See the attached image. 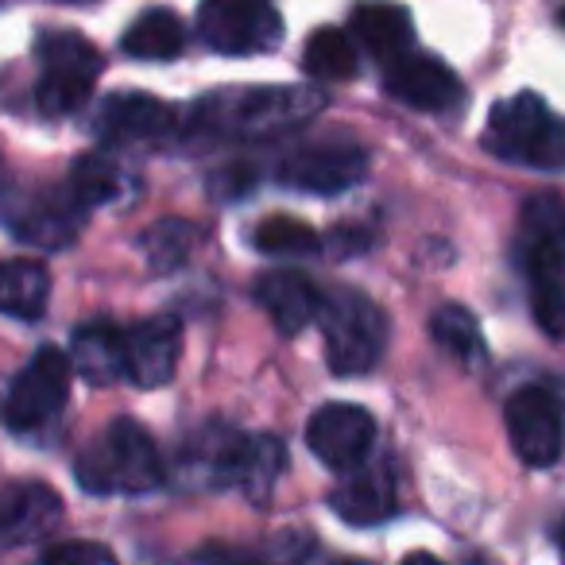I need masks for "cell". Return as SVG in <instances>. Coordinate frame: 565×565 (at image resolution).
I'll return each mask as SVG.
<instances>
[{
	"instance_id": "obj_1",
	"label": "cell",
	"mask_w": 565,
	"mask_h": 565,
	"mask_svg": "<svg viewBox=\"0 0 565 565\" xmlns=\"http://www.w3.org/2000/svg\"><path fill=\"white\" fill-rule=\"evenodd\" d=\"M326 109L322 89L307 86H233L202 97L186 125L217 140H275L310 125Z\"/></svg>"
},
{
	"instance_id": "obj_2",
	"label": "cell",
	"mask_w": 565,
	"mask_h": 565,
	"mask_svg": "<svg viewBox=\"0 0 565 565\" xmlns=\"http://www.w3.org/2000/svg\"><path fill=\"white\" fill-rule=\"evenodd\" d=\"M565 205L539 194L523 205V271L531 310L550 341L565 338Z\"/></svg>"
},
{
	"instance_id": "obj_3",
	"label": "cell",
	"mask_w": 565,
	"mask_h": 565,
	"mask_svg": "<svg viewBox=\"0 0 565 565\" xmlns=\"http://www.w3.org/2000/svg\"><path fill=\"white\" fill-rule=\"evenodd\" d=\"M74 477L86 492L97 495H143L163 484V457L140 423L117 418L102 438H94L82 449Z\"/></svg>"
},
{
	"instance_id": "obj_4",
	"label": "cell",
	"mask_w": 565,
	"mask_h": 565,
	"mask_svg": "<svg viewBox=\"0 0 565 565\" xmlns=\"http://www.w3.org/2000/svg\"><path fill=\"white\" fill-rule=\"evenodd\" d=\"M484 148L508 163L557 171L565 167V120H557L539 94L523 89L488 113Z\"/></svg>"
},
{
	"instance_id": "obj_5",
	"label": "cell",
	"mask_w": 565,
	"mask_h": 565,
	"mask_svg": "<svg viewBox=\"0 0 565 565\" xmlns=\"http://www.w3.org/2000/svg\"><path fill=\"white\" fill-rule=\"evenodd\" d=\"M322 333H326V361L333 376H364L380 364L387 349V315L369 299V295L341 287L326 295L322 307Z\"/></svg>"
},
{
	"instance_id": "obj_6",
	"label": "cell",
	"mask_w": 565,
	"mask_h": 565,
	"mask_svg": "<svg viewBox=\"0 0 565 565\" xmlns=\"http://www.w3.org/2000/svg\"><path fill=\"white\" fill-rule=\"evenodd\" d=\"M40 58V82H35V105L47 117H71L94 94L102 74V51L78 32H43L35 43Z\"/></svg>"
},
{
	"instance_id": "obj_7",
	"label": "cell",
	"mask_w": 565,
	"mask_h": 565,
	"mask_svg": "<svg viewBox=\"0 0 565 565\" xmlns=\"http://www.w3.org/2000/svg\"><path fill=\"white\" fill-rule=\"evenodd\" d=\"M198 35L217 55H264L282 43V17L267 0H202Z\"/></svg>"
},
{
	"instance_id": "obj_8",
	"label": "cell",
	"mask_w": 565,
	"mask_h": 565,
	"mask_svg": "<svg viewBox=\"0 0 565 565\" xmlns=\"http://www.w3.org/2000/svg\"><path fill=\"white\" fill-rule=\"evenodd\" d=\"M71 356H63L58 349H40L24 369L12 376L9 399H4V423L9 430H40L43 423L58 415L71 399Z\"/></svg>"
},
{
	"instance_id": "obj_9",
	"label": "cell",
	"mask_w": 565,
	"mask_h": 565,
	"mask_svg": "<svg viewBox=\"0 0 565 565\" xmlns=\"http://www.w3.org/2000/svg\"><path fill=\"white\" fill-rule=\"evenodd\" d=\"M279 182L299 190V194L333 198L353 190L369 174V156L353 140H318L287 151L279 159Z\"/></svg>"
},
{
	"instance_id": "obj_10",
	"label": "cell",
	"mask_w": 565,
	"mask_h": 565,
	"mask_svg": "<svg viewBox=\"0 0 565 565\" xmlns=\"http://www.w3.org/2000/svg\"><path fill=\"white\" fill-rule=\"evenodd\" d=\"M511 449L531 469H550L565 449V407L550 387H519L503 407Z\"/></svg>"
},
{
	"instance_id": "obj_11",
	"label": "cell",
	"mask_w": 565,
	"mask_h": 565,
	"mask_svg": "<svg viewBox=\"0 0 565 565\" xmlns=\"http://www.w3.org/2000/svg\"><path fill=\"white\" fill-rule=\"evenodd\" d=\"M376 418L356 403H326L307 423V446L326 469L356 472L372 454Z\"/></svg>"
},
{
	"instance_id": "obj_12",
	"label": "cell",
	"mask_w": 565,
	"mask_h": 565,
	"mask_svg": "<svg viewBox=\"0 0 565 565\" xmlns=\"http://www.w3.org/2000/svg\"><path fill=\"white\" fill-rule=\"evenodd\" d=\"M86 225V205L71 194V186H43L28 190L24 198L9 202V228L12 236L28 244H40L47 252H58L74 241Z\"/></svg>"
},
{
	"instance_id": "obj_13",
	"label": "cell",
	"mask_w": 565,
	"mask_h": 565,
	"mask_svg": "<svg viewBox=\"0 0 565 565\" xmlns=\"http://www.w3.org/2000/svg\"><path fill=\"white\" fill-rule=\"evenodd\" d=\"M384 89L392 102H403L418 113H454L465 102V86L441 58L434 55H399L395 63H387L384 71Z\"/></svg>"
},
{
	"instance_id": "obj_14",
	"label": "cell",
	"mask_w": 565,
	"mask_h": 565,
	"mask_svg": "<svg viewBox=\"0 0 565 565\" xmlns=\"http://www.w3.org/2000/svg\"><path fill=\"white\" fill-rule=\"evenodd\" d=\"M174 120V109L151 94H113L102 102L94 117V132L102 143H143L163 140Z\"/></svg>"
},
{
	"instance_id": "obj_15",
	"label": "cell",
	"mask_w": 565,
	"mask_h": 565,
	"mask_svg": "<svg viewBox=\"0 0 565 565\" xmlns=\"http://www.w3.org/2000/svg\"><path fill=\"white\" fill-rule=\"evenodd\" d=\"M252 295H256V302L264 307V315L271 318L275 330L287 333V338H295V333H302L310 322H318L326 307V295L299 271L259 275Z\"/></svg>"
},
{
	"instance_id": "obj_16",
	"label": "cell",
	"mask_w": 565,
	"mask_h": 565,
	"mask_svg": "<svg viewBox=\"0 0 565 565\" xmlns=\"http://www.w3.org/2000/svg\"><path fill=\"white\" fill-rule=\"evenodd\" d=\"M128 338V380L136 387H163L171 384L174 364H179V345L182 330L174 318H143L132 330H125Z\"/></svg>"
},
{
	"instance_id": "obj_17",
	"label": "cell",
	"mask_w": 565,
	"mask_h": 565,
	"mask_svg": "<svg viewBox=\"0 0 565 565\" xmlns=\"http://www.w3.org/2000/svg\"><path fill=\"white\" fill-rule=\"evenodd\" d=\"M63 523V500L47 484H12L0 508V539L4 546H28L47 539Z\"/></svg>"
},
{
	"instance_id": "obj_18",
	"label": "cell",
	"mask_w": 565,
	"mask_h": 565,
	"mask_svg": "<svg viewBox=\"0 0 565 565\" xmlns=\"http://www.w3.org/2000/svg\"><path fill=\"white\" fill-rule=\"evenodd\" d=\"M330 508L338 511L345 523L372 526L395 515V477L387 465H361L349 472L330 495Z\"/></svg>"
},
{
	"instance_id": "obj_19",
	"label": "cell",
	"mask_w": 565,
	"mask_h": 565,
	"mask_svg": "<svg viewBox=\"0 0 565 565\" xmlns=\"http://www.w3.org/2000/svg\"><path fill=\"white\" fill-rule=\"evenodd\" d=\"M71 364L86 384L105 387L128 376V338L113 322H82L71 338Z\"/></svg>"
},
{
	"instance_id": "obj_20",
	"label": "cell",
	"mask_w": 565,
	"mask_h": 565,
	"mask_svg": "<svg viewBox=\"0 0 565 565\" xmlns=\"http://www.w3.org/2000/svg\"><path fill=\"white\" fill-rule=\"evenodd\" d=\"M248 438L228 426H205L186 449H182V469L210 488H236Z\"/></svg>"
},
{
	"instance_id": "obj_21",
	"label": "cell",
	"mask_w": 565,
	"mask_h": 565,
	"mask_svg": "<svg viewBox=\"0 0 565 565\" xmlns=\"http://www.w3.org/2000/svg\"><path fill=\"white\" fill-rule=\"evenodd\" d=\"M349 28L384 63H395L399 55H407L411 43H415L411 12L403 4H392V0H364V4H356Z\"/></svg>"
},
{
	"instance_id": "obj_22",
	"label": "cell",
	"mask_w": 565,
	"mask_h": 565,
	"mask_svg": "<svg viewBox=\"0 0 565 565\" xmlns=\"http://www.w3.org/2000/svg\"><path fill=\"white\" fill-rule=\"evenodd\" d=\"M186 43V28L171 9H148L125 28L120 35V51L128 58H143V63H167L174 58Z\"/></svg>"
},
{
	"instance_id": "obj_23",
	"label": "cell",
	"mask_w": 565,
	"mask_h": 565,
	"mask_svg": "<svg viewBox=\"0 0 565 565\" xmlns=\"http://www.w3.org/2000/svg\"><path fill=\"white\" fill-rule=\"evenodd\" d=\"M51 299V275L35 259H9L4 271H0V302H4V315L20 318V322H35L43 318Z\"/></svg>"
},
{
	"instance_id": "obj_24",
	"label": "cell",
	"mask_w": 565,
	"mask_h": 565,
	"mask_svg": "<svg viewBox=\"0 0 565 565\" xmlns=\"http://www.w3.org/2000/svg\"><path fill=\"white\" fill-rule=\"evenodd\" d=\"M302 71L318 82H349L361 71V55H356V43L341 28H322L307 40L302 51Z\"/></svg>"
},
{
	"instance_id": "obj_25",
	"label": "cell",
	"mask_w": 565,
	"mask_h": 565,
	"mask_svg": "<svg viewBox=\"0 0 565 565\" xmlns=\"http://www.w3.org/2000/svg\"><path fill=\"white\" fill-rule=\"evenodd\" d=\"M282 465H287V449H282V441L271 438V434H256V438H248V446H244V461H241L236 488H241L252 503H267V495H271Z\"/></svg>"
},
{
	"instance_id": "obj_26",
	"label": "cell",
	"mask_w": 565,
	"mask_h": 565,
	"mask_svg": "<svg viewBox=\"0 0 565 565\" xmlns=\"http://www.w3.org/2000/svg\"><path fill=\"white\" fill-rule=\"evenodd\" d=\"M194 241H198V228L186 225V221H179V217L156 221V225L140 236L143 264H148L156 275L179 271V267L190 259V252H194Z\"/></svg>"
},
{
	"instance_id": "obj_27",
	"label": "cell",
	"mask_w": 565,
	"mask_h": 565,
	"mask_svg": "<svg viewBox=\"0 0 565 565\" xmlns=\"http://www.w3.org/2000/svg\"><path fill=\"white\" fill-rule=\"evenodd\" d=\"M125 171H120L117 163H113L109 156H82L78 163L71 167V194L78 198L86 210H97V205H109L117 202L120 194H125Z\"/></svg>"
},
{
	"instance_id": "obj_28",
	"label": "cell",
	"mask_w": 565,
	"mask_h": 565,
	"mask_svg": "<svg viewBox=\"0 0 565 565\" xmlns=\"http://www.w3.org/2000/svg\"><path fill=\"white\" fill-rule=\"evenodd\" d=\"M430 338L438 341L449 356H457V361H465V364H472L480 353H484V333H480L477 315L457 307V302H446V307L434 310Z\"/></svg>"
},
{
	"instance_id": "obj_29",
	"label": "cell",
	"mask_w": 565,
	"mask_h": 565,
	"mask_svg": "<svg viewBox=\"0 0 565 565\" xmlns=\"http://www.w3.org/2000/svg\"><path fill=\"white\" fill-rule=\"evenodd\" d=\"M252 244H256L264 256H315L322 248L318 233L307 221L295 217H267L252 228Z\"/></svg>"
},
{
	"instance_id": "obj_30",
	"label": "cell",
	"mask_w": 565,
	"mask_h": 565,
	"mask_svg": "<svg viewBox=\"0 0 565 565\" xmlns=\"http://www.w3.org/2000/svg\"><path fill=\"white\" fill-rule=\"evenodd\" d=\"M40 565H120L102 542H58L40 557Z\"/></svg>"
},
{
	"instance_id": "obj_31",
	"label": "cell",
	"mask_w": 565,
	"mask_h": 565,
	"mask_svg": "<svg viewBox=\"0 0 565 565\" xmlns=\"http://www.w3.org/2000/svg\"><path fill=\"white\" fill-rule=\"evenodd\" d=\"M213 198H225V202H233V198H244L256 190V167L248 163H233L225 167V171L213 174Z\"/></svg>"
},
{
	"instance_id": "obj_32",
	"label": "cell",
	"mask_w": 565,
	"mask_h": 565,
	"mask_svg": "<svg viewBox=\"0 0 565 565\" xmlns=\"http://www.w3.org/2000/svg\"><path fill=\"white\" fill-rule=\"evenodd\" d=\"M299 565H364V562H353V557H333V554H307Z\"/></svg>"
},
{
	"instance_id": "obj_33",
	"label": "cell",
	"mask_w": 565,
	"mask_h": 565,
	"mask_svg": "<svg viewBox=\"0 0 565 565\" xmlns=\"http://www.w3.org/2000/svg\"><path fill=\"white\" fill-rule=\"evenodd\" d=\"M399 565H446L441 557H434V554H407Z\"/></svg>"
},
{
	"instance_id": "obj_34",
	"label": "cell",
	"mask_w": 565,
	"mask_h": 565,
	"mask_svg": "<svg viewBox=\"0 0 565 565\" xmlns=\"http://www.w3.org/2000/svg\"><path fill=\"white\" fill-rule=\"evenodd\" d=\"M557 546H562V562H565V519H562V526H557Z\"/></svg>"
},
{
	"instance_id": "obj_35",
	"label": "cell",
	"mask_w": 565,
	"mask_h": 565,
	"mask_svg": "<svg viewBox=\"0 0 565 565\" xmlns=\"http://www.w3.org/2000/svg\"><path fill=\"white\" fill-rule=\"evenodd\" d=\"M58 4H89V0H58Z\"/></svg>"
},
{
	"instance_id": "obj_36",
	"label": "cell",
	"mask_w": 565,
	"mask_h": 565,
	"mask_svg": "<svg viewBox=\"0 0 565 565\" xmlns=\"http://www.w3.org/2000/svg\"><path fill=\"white\" fill-rule=\"evenodd\" d=\"M228 565H256V562H228Z\"/></svg>"
},
{
	"instance_id": "obj_37",
	"label": "cell",
	"mask_w": 565,
	"mask_h": 565,
	"mask_svg": "<svg viewBox=\"0 0 565 565\" xmlns=\"http://www.w3.org/2000/svg\"><path fill=\"white\" fill-rule=\"evenodd\" d=\"M562 24H565V9H562Z\"/></svg>"
}]
</instances>
